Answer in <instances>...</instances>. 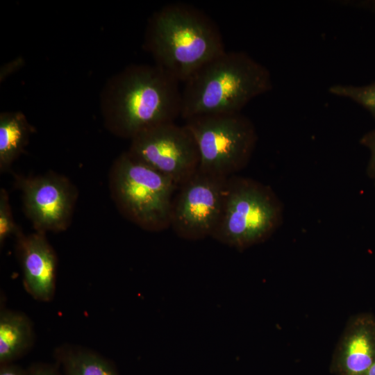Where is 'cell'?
I'll return each mask as SVG.
<instances>
[{"label":"cell","instance_id":"1","mask_svg":"<svg viewBox=\"0 0 375 375\" xmlns=\"http://www.w3.org/2000/svg\"><path fill=\"white\" fill-rule=\"evenodd\" d=\"M272 88L269 71L244 51H224L195 72L181 91V117L241 112Z\"/></svg>","mask_w":375,"mask_h":375},{"label":"cell","instance_id":"2","mask_svg":"<svg viewBox=\"0 0 375 375\" xmlns=\"http://www.w3.org/2000/svg\"><path fill=\"white\" fill-rule=\"evenodd\" d=\"M146 43L156 65L183 83L226 51L215 22L203 11L184 3H169L153 15Z\"/></svg>","mask_w":375,"mask_h":375},{"label":"cell","instance_id":"3","mask_svg":"<svg viewBox=\"0 0 375 375\" xmlns=\"http://www.w3.org/2000/svg\"><path fill=\"white\" fill-rule=\"evenodd\" d=\"M179 82L155 65L129 67L112 81L106 101L109 124L120 136L133 138L181 116Z\"/></svg>","mask_w":375,"mask_h":375},{"label":"cell","instance_id":"4","mask_svg":"<svg viewBox=\"0 0 375 375\" xmlns=\"http://www.w3.org/2000/svg\"><path fill=\"white\" fill-rule=\"evenodd\" d=\"M282 220V203L269 186L233 175L228 178L222 215L211 238L243 251L267 240Z\"/></svg>","mask_w":375,"mask_h":375},{"label":"cell","instance_id":"5","mask_svg":"<svg viewBox=\"0 0 375 375\" xmlns=\"http://www.w3.org/2000/svg\"><path fill=\"white\" fill-rule=\"evenodd\" d=\"M112 183L115 200L131 221L152 231L170 227L172 201L178 188L170 178L127 151L115 162Z\"/></svg>","mask_w":375,"mask_h":375},{"label":"cell","instance_id":"6","mask_svg":"<svg viewBox=\"0 0 375 375\" xmlns=\"http://www.w3.org/2000/svg\"><path fill=\"white\" fill-rule=\"evenodd\" d=\"M185 124L197 145L200 172L228 178L248 165L258 136L242 112L196 117Z\"/></svg>","mask_w":375,"mask_h":375},{"label":"cell","instance_id":"7","mask_svg":"<svg viewBox=\"0 0 375 375\" xmlns=\"http://www.w3.org/2000/svg\"><path fill=\"white\" fill-rule=\"evenodd\" d=\"M128 152L178 187L199 169L196 141L185 124L174 122L149 128L131 139Z\"/></svg>","mask_w":375,"mask_h":375},{"label":"cell","instance_id":"8","mask_svg":"<svg viewBox=\"0 0 375 375\" xmlns=\"http://www.w3.org/2000/svg\"><path fill=\"white\" fill-rule=\"evenodd\" d=\"M227 181L198 170L178 188L170 227L179 238L197 240L212 237L222 215Z\"/></svg>","mask_w":375,"mask_h":375},{"label":"cell","instance_id":"9","mask_svg":"<svg viewBox=\"0 0 375 375\" xmlns=\"http://www.w3.org/2000/svg\"><path fill=\"white\" fill-rule=\"evenodd\" d=\"M22 187L26 212L40 232L65 228L74 199L66 181L43 176L24 181Z\"/></svg>","mask_w":375,"mask_h":375},{"label":"cell","instance_id":"10","mask_svg":"<svg viewBox=\"0 0 375 375\" xmlns=\"http://www.w3.org/2000/svg\"><path fill=\"white\" fill-rule=\"evenodd\" d=\"M375 362V317L363 313L352 317L333 354L334 375H366Z\"/></svg>","mask_w":375,"mask_h":375},{"label":"cell","instance_id":"11","mask_svg":"<svg viewBox=\"0 0 375 375\" xmlns=\"http://www.w3.org/2000/svg\"><path fill=\"white\" fill-rule=\"evenodd\" d=\"M25 289L35 299L49 301L56 289V254L42 232L20 240Z\"/></svg>","mask_w":375,"mask_h":375},{"label":"cell","instance_id":"12","mask_svg":"<svg viewBox=\"0 0 375 375\" xmlns=\"http://www.w3.org/2000/svg\"><path fill=\"white\" fill-rule=\"evenodd\" d=\"M33 341V329L24 314L2 310L0 314V362L8 364L28 350Z\"/></svg>","mask_w":375,"mask_h":375},{"label":"cell","instance_id":"13","mask_svg":"<svg viewBox=\"0 0 375 375\" xmlns=\"http://www.w3.org/2000/svg\"><path fill=\"white\" fill-rule=\"evenodd\" d=\"M30 127L19 112H7L0 117V165L3 170L19 155L27 142Z\"/></svg>","mask_w":375,"mask_h":375},{"label":"cell","instance_id":"14","mask_svg":"<svg viewBox=\"0 0 375 375\" xmlns=\"http://www.w3.org/2000/svg\"><path fill=\"white\" fill-rule=\"evenodd\" d=\"M58 356L66 375H118L106 360L86 349L63 347Z\"/></svg>","mask_w":375,"mask_h":375},{"label":"cell","instance_id":"15","mask_svg":"<svg viewBox=\"0 0 375 375\" xmlns=\"http://www.w3.org/2000/svg\"><path fill=\"white\" fill-rule=\"evenodd\" d=\"M328 92L354 101L369 111L375 119V82L364 85L334 84L329 87Z\"/></svg>","mask_w":375,"mask_h":375},{"label":"cell","instance_id":"16","mask_svg":"<svg viewBox=\"0 0 375 375\" xmlns=\"http://www.w3.org/2000/svg\"><path fill=\"white\" fill-rule=\"evenodd\" d=\"M18 232L11 215L8 195L3 190L0 197V242L3 243L10 235Z\"/></svg>","mask_w":375,"mask_h":375},{"label":"cell","instance_id":"17","mask_svg":"<svg viewBox=\"0 0 375 375\" xmlns=\"http://www.w3.org/2000/svg\"><path fill=\"white\" fill-rule=\"evenodd\" d=\"M361 144L367 147L370 153L367 173L375 180V128L365 134L360 140Z\"/></svg>","mask_w":375,"mask_h":375},{"label":"cell","instance_id":"18","mask_svg":"<svg viewBox=\"0 0 375 375\" xmlns=\"http://www.w3.org/2000/svg\"><path fill=\"white\" fill-rule=\"evenodd\" d=\"M28 375H60L53 369L48 366L34 367L29 372Z\"/></svg>","mask_w":375,"mask_h":375},{"label":"cell","instance_id":"19","mask_svg":"<svg viewBox=\"0 0 375 375\" xmlns=\"http://www.w3.org/2000/svg\"><path fill=\"white\" fill-rule=\"evenodd\" d=\"M0 375H26V374L17 366L6 364L1 366Z\"/></svg>","mask_w":375,"mask_h":375},{"label":"cell","instance_id":"20","mask_svg":"<svg viewBox=\"0 0 375 375\" xmlns=\"http://www.w3.org/2000/svg\"><path fill=\"white\" fill-rule=\"evenodd\" d=\"M366 375H375V362L369 369Z\"/></svg>","mask_w":375,"mask_h":375}]
</instances>
